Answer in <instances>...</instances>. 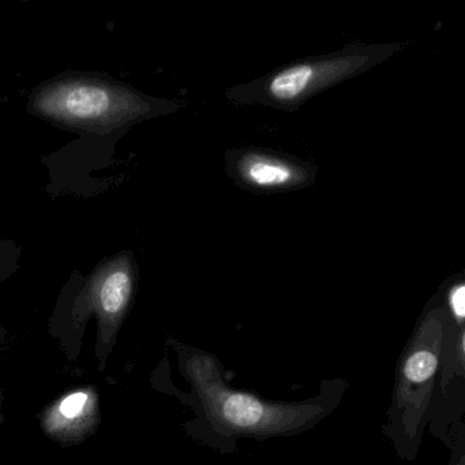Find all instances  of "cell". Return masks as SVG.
<instances>
[{
    "label": "cell",
    "instance_id": "1",
    "mask_svg": "<svg viewBox=\"0 0 465 465\" xmlns=\"http://www.w3.org/2000/svg\"><path fill=\"white\" fill-rule=\"evenodd\" d=\"M165 344L175 353L179 374L189 389L182 391L171 380L167 356L152 372V388L192 411L193 418L182 424L190 440L222 454L236 453L242 440L263 442L310 431L341 405L350 388L344 378H331L321 381L315 396L301 401L265 399L232 388L214 353L173 337Z\"/></svg>",
    "mask_w": 465,
    "mask_h": 465
},
{
    "label": "cell",
    "instance_id": "2",
    "mask_svg": "<svg viewBox=\"0 0 465 465\" xmlns=\"http://www.w3.org/2000/svg\"><path fill=\"white\" fill-rule=\"evenodd\" d=\"M446 322L445 299L430 302L397 361L382 434L404 461H415L429 426Z\"/></svg>",
    "mask_w": 465,
    "mask_h": 465
},
{
    "label": "cell",
    "instance_id": "3",
    "mask_svg": "<svg viewBox=\"0 0 465 465\" xmlns=\"http://www.w3.org/2000/svg\"><path fill=\"white\" fill-rule=\"evenodd\" d=\"M135 284L137 276L132 261L121 257L64 291L48 321L47 331L70 363L80 359L86 328L94 318V358L97 370L105 371L134 303Z\"/></svg>",
    "mask_w": 465,
    "mask_h": 465
},
{
    "label": "cell",
    "instance_id": "4",
    "mask_svg": "<svg viewBox=\"0 0 465 465\" xmlns=\"http://www.w3.org/2000/svg\"><path fill=\"white\" fill-rule=\"evenodd\" d=\"M400 45H351L331 55L288 64L254 83L228 92L238 104L293 111L321 92L361 74L401 50Z\"/></svg>",
    "mask_w": 465,
    "mask_h": 465
},
{
    "label": "cell",
    "instance_id": "5",
    "mask_svg": "<svg viewBox=\"0 0 465 465\" xmlns=\"http://www.w3.org/2000/svg\"><path fill=\"white\" fill-rule=\"evenodd\" d=\"M35 107L47 118L85 129H108L152 111V105L132 91L86 80L48 86L37 94Z\"/></svg>",
    "mask_w": 465,
    "mask_h": 465
},
{
    "label": "cell",
    "instance_id": "6",
    "mask_svg": "<svg viewBox=\"0 0 465 465\" xmlns=\"http://www.w3.org/2000/svg\"><path fill=\"white\" fill-rule=\"evenodd\" d=\"M448 322L437 388L430 413L429 431L445 446L464 423L465 413V284L454 282L445 296Z\"/></svg>",
    "mask_w": 465,
    "mask_h": 465
},
{
    "label": "cell",
    "instance_id": "7",
    "mask_svg": "<svg viewBox=\"0 0 465 465\" xmlns=\"http://www.w3.org/2000/svg\"><path fill=\"white\" fill-rule=\"evenodd\" d=\"M102 421V394L91 383L67 389L37 413L45 437L62 448L83 445L99 431Z\"/></svg>",
    "mask_w": 465,
    "mask_h": 465
},
{
    "label": "cell",
    "instance_id": "8",
    "mask_svg": "<svg viewBox=\"0 0 465 465\" xmlns=\"http://www.w3.org/2000/svg\"><path fill=\"white\" fill-rule=\"evenodd\" d=\"M228 170L246 189L262 193L303 189L314 182L315 171L291 157L260 149H244L233 153Z\"/></svg>",
    "mask_w": 465,
    "mask_h": 465
},
{
    "label": "cell",
    "instance_id": "9",
    "mask_svg": "<svg viewBox=\"0 0 465 465\" xmlns=\"http://www.w3.org/2000/svg\"><path fill=\"white\" fill-rule=\"evenodd\" d=\"M449 449L450 459L448 465H465V421L460 424Z\"/></svg>",
    "mask_w": 465,
    "mask_h": 465
},
{
    "label": "cell",
    "instance_id": "10",
    "mask_svg": "<svg viewBox=\"0 0 465 465\" xmlns=\"http://www.w3.org/2000/svg\"><path fill=\"white\" fill-rule=\"evenodd\" d=\"M6 420V412H5V394L0 389V426Z\"/></svg>",
    "mask_w": 465,
    "mask_h": 465
},
{
    "label": "cell",
    "instance_id": "11",
    "mask_svg": "<svg viewBox=\"0 0 465 465\" xmlns=\"http://www.w3.org/2000/svg\"><path fill=\"white\" fill-rule=\"evenodd\" d=\"M7 340V331L0 326V348L4 347Z\"/></svg>",
    "mask_w": 465,
    "mask_h": 465
}]
</instances>
